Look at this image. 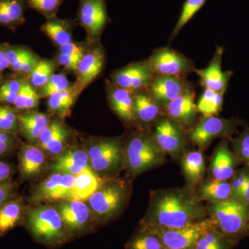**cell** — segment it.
Wrapping results in <instances>:
<instances>
[{
	"instance_id": "obj_1",
	"label": "cell",
	"mask_w": 249,
	"mask_h": 249,
	"mask_svg": "<svg viewBox=\"0 0 249 249\" xmlns=\"http://www.w3.org/2000/svg\"><path fill=\"white\" fill-rule=\"evenodd\" d=\"M207 207L201 202L193 187L166 188L151 193L142 227L178 229L204 220Z\"/></svg>"
},
{
	"instance_id": "obj_2",
	"label": "cell",
	"mask_w": 249,
	"mask_h": 249,
	"mask_svg": "<svg viewBox=\"0 0 249 249\" xmlns=\"http://www.w3.org/2000/svg\"><path fill=\"white\" fill-rule=\"evenodd\" d=\"M124 165L132 176L160 166L164 162V152L148 131L132 134L124 142Z\"/></svg>"
},
{
	"instance_id": "obj_3",
	"label": "cell",
	"mask_w": 249,
	"mask_h": 249,
	"mask_svg": "<svg viewBox=\"0 0 249 249\" xmlns=\"http://www.w3.org/2000/svg\"><path fill=\"white\" fill-rule=\"evenodd\" d=\"M207 211L216 229L236 243L249 235V204L245 201L231 198L209 203Z\"/></svg>"
},
{
	"instance_id": "obj_4",
	"label": "cell",
	"mask_w": 249,
	"mask_h": 249,
	"mask_svg": "<svg viewBox=\"0 0 249 249\" xmlns=\"http://www.w3.org/2000/svg\"><path fill=\"white\" fill-rule=\"evenodd\" d=\"M26 225L33 237L45 245H60L68 232L58 209L51 206L31 208L26 212Z\"/></svg>"
},
{
	"instance_id": "obj_5",
	"label": "cell",
	"mask_w": 249,
	"mask_h": 249,
	"mask_svg": "<svg viewBox=\"0 0 249 249\" xmlns=\"http://www.w3.org/2000/svg\"><path fill=\"white\" fill-rule=\"evenodd\" d=\"M124 142L121 137L94 139L87 150L90 166L96 173L117 172L124 165Z\"/></svg>"
},
{
	"instance_id": "obj_6",
	"label": "cell",
	"mask_w": 249,
	"mask_h": 249,
	"mask_svg": "<svg viewBox=\"0 0 249 249\" xmlns=\"http://www.w3.org/2000/svg\"><path fill=\"white\" fill-rule=\"evenodd\" d=\"M128 196L124 181L108 179L88 199L89 209L103 219L114 217L122 209Z\"/></svg>"
},
{
	"instance_id": "obj_7",
	"label": "cell",
	"mask_w": 249,
	"mask_h": 249,
	"mask_svg": "<svg viewBox=\"0 0 249 249\" xmlns=\"http://www.w3.org/2000/svg\"><path fill=\"white\" fill-rule=\"evenodd\" d=\"M245 121L235 118L224 119L215 116H203L188 134V138L200 149L209 146L217 138H231Z\"/></svg>"
},
{
	"instance_id": "obj_8",
	"label": "cell",
	"mask_w": 249,
	"mask_h": 249,
	"mask_svg": "<svg viewBox=\"0 0 249 249\" xmlns=\"http://www.w3.org/2000/svg\"><path fill=\"white\" fill-rule=\"evenodd\" d=\"M214 227L210 217L201 222L178 228L142 227L158 236L163 247L170 249H191L205 232ZM216 228V227H215Z\"/></svg>"
},
{
	"instance_id": "obj_9",
	"label": "cell",
	"mask_w": 249,
	"mask_h": 249,
	"mask_svg": "<svg viewBox=\"0 0 249 249\" xmlns=\"http://www.w3.org/2000/svg\"><path fill=\"white\" fill-rule=\"evenodd\" d=\"M154 74L185 78L196 71L194 62L175 49H155L148 60Z\"/></svg>"
},
{
	"instance_id": "obj_10",
	"label": "cell",
	"mask_w": 249,
	"mask_h": 249,
	"mask_svg": "<svg viewBox=\"0 0 249 249\" xmlns=\"http://www.w3.org/2000/svg\"><path fill=\"white\" fill-rule=\"evenodd\" d=\"M77 20L86 31L88 42L90 44L98 42L106 26L110 22L106 0H80Z\"/></svg>"
},
{
	"instance_id": "obj_11",
	"label": "cell",
	"mask_w": 249,
	"mask_h": 249,
	"mask_svg": "<svg viewBox=\"0 0 249 249\" xmlns=\"http://www.w3.org/2000/svg\"><path fill=\"white\" fill-rule=\"evenodd\" d=\"M155 125L152 136L162 151L171 156L179 155L187 142L182 126L168 116H161Z\"/></svg>"
},
{
	"instance_id": "obj_12",
	"label": "cell",
	"mask_w": 249,
	"mask_h": 249,
	"mask_svg": "<svg viewBox=\"0 0 249 249\" xmlns=\"http://www.w3.org/2000/svg\"><path fill=\"white\" fill-rule=\"evenodd\" d=\"M154 76L148 60L133 62L111 74L113 83L134 93L146 90Z\"/></svg>"
},
{
	"instance_id": "obj_13",
	"label": "cell",
	"mask_w": 249,
	"mask_h": 249,
	"mask_svg": "<svg viewBox=\"0 0 249 249\" xmlns=\"http://www.w3.org/2000/svg\"><path fill=\"white\" fill-rule=\"evenodd\" d=\"M105 62L106 53L99 44L86 50L76 71V80L73 83L78 94L80 95L102 72Z\"/></svg>"
},
{
	"instance_id": "obj_14",
	"label": "cell",
	"mask_w": 249,
	"mask_h": 249,
	"mask_svg": "<svg viewBox=\"0 0 249 249\" xmlns=\"http://www.w3.org/2000/svg\"><path fill=\"white\" fill-rule=\"evenodd\" d=\"M190 86L191 85L185 78L154 74L145 91L163 107Z\"/></svg>"
},
{
	"instance_id": "obj_15",
	"label": "cell",
	"mask_w": 249,
	"mask_h": 249,
	"mask_svg": "<svg viewBox=\"0 0 249 249\" xmlns=\"http://www.w3.org/2000/svg\"><path fill=\"white\" fill-rule=\"evenodd\" d=\"M224 52V49L218 46L208 67L202 70L196 69L195 71L200 78V85L204 87V89L213 90L222 93L227 91L233 72L223 71L222 62Z\"/></svg>"
},
{
	"instance_id": "obj_16",
	"label": "cell",
	"mask_w": 249,
	"mask_h": 249,
	"mask_svg": "<svg viewBox=\"0 0 249 249\" xmlns=\"http://www.w3.org/2000/svg\"><path fill=\"white\" fill-rule=\"evenodd\" d=\"M196 92L191 86L181 94L163 106V111L170 119L182 125L191 126L197 117V109L195 103Z\"/></svg>"
},
{
	"instance_id": "obj_17",
	"label": "cell",
	"mask_w": 249,
	"mask_h": 249,
	"mask_svg": "<svg viewBox=\"0 0 249 249\" xmlns=\"http://www.w3.org/2000/svg\"><path fill=\"white\" fill-rule=\"evenodd\" d=\"M58 211L65 224L68 235L83 231L88 226L90 209L82 201H64L58 206Z\"/></svg>"
},
{
	"instance_id": "obj_18",
	"label": "cell",
	"mask_w": 249,
	"mask_h": 249,
	"mask_svg": "<svg viewBox=\"0 0 249 249\" xmlns=\"http://www.w3.org/2000/svg\"><path fill=\"white\" fill-rule=\"evenodd\" d=\"M240 163V160L229 148L227 141L224 139L214 150L210 165V173L214 179L230 181Z\"/></svg>"
},
{
	"instance_id": "obj_19",
	"label": "cell",
	"mask_w": 249,
	"mask_h": 249,
	"mask_svg": "<svg viewBox=\"0 0 249 249\" xmlns=\"http://www.w3.org/2000/svg\"><path fill=\"white\" fill-rule=\"evenodd\" d=\"M106 93L109 106L121 120L127 124L137 121L134 114V93L119 88L112 81L107 80Z\"/></svg>"
},
{
	"instance_id": "obj_20",
	"label": "cell",
	"mask_w": 249,
	"mask_h": 249,
	"mask_svg": "<svg viewBox=\"0 0 249 249\" xmlns=\"http://www.w3.org/2000/svg\"><path fill=\"white\" fill-rule=\"evenodd\" d=\"M13 73L27 78L41 59L31 49L21 45L2 44Z\"/></svg>"
},
{
	"instance_id": "obj_21",
	"label": "cell",
	"mask_w": 249,
	"mask_h": 249,
	"mask_svg": "<svg viewBox=\"0 0 249 249\" xmlns=\"http://www.w3.org/2000/svg\"><path fill=\"white\" fill-rule=\"evenodd\" d=\"M90 166L89 157L84 149L70 147L65 149L56 157L52 165L53 173L79 175L85 168Z\"/></svg>"
},
{
	"instance_id": "obj_22",
	"label": "cell",
	"mask_w": 249,
	"mask_h": 249,
	"mask_svg": "<svg viewBox=\"0 0 249 249\" xmlns=\"http://www.w3.org/2000/svg\"><path fill=\"white\" fill-rule=\"evenodd\" d=\"M70 137V129L61 121L55 119L51 121L41 134L36 145L51 155H59L65 150Z\"/></svg>"
},
{
	"instance_id": "obj_23",
	"label": "cell",
	"mask_w": 249,
	"mask_h": 249,
	"mask_svg": "<svg viewBox=\"0 0 249 249\" xmlns=\"http://www.w3.org/2000/svg\"><path fill=\"white\" fill-rule=\"evenodd\" d=\"M19 170L23 180L35 178L40 175L45 164L43 150L34 144H24L19 149Z\"/></svg>"
},
{
	"instance_id": "obj_24",
	"label": "cell",
	"mask_w": 249,
	"mask_h": 249,
	"mask_svg": "<svg viewBox=\"0 0 249 249\" xmlns=\"http://www.w3.org/2000/svg\"><path fill=\"white\" fill-rule=\"evenodd\" d=\"M19 121V133L34 145L37 144L41 134L52 121L47 114L35 110L20 113Z\"/></svg>"
},
{
	"instance_id": "obj_25",
	"label": "cell",
	"mask_w": 249,
	"mask_h": 249,
	"mask_svg": "<svg viewBox=\"0 0 249 249\" xmlns=\"http://www.w3.org/2000/svg\"><path fill=\"white\" fill-rule=\"evenodd\" d=\"M134 109L136 119L143 126L155 124L163 116V107L145 91L134 93Z\"/></svg>"
},
{
	"instance_id": "obj_26",
	"label": "cell",
	"mask_w": 249,
	"mask_h": 249,
	"mask_svg": "<svg viewBox=\"0 0 249 249\" xmlns=\"http://www.w3.org/2000/svg\"><path fill=\"white\" fill-rule=\"evenodd\" d=\"M106 180L100 178L89 166L76 175L70 201H85L98 191Z\"/></svg>"
},
{
	"instance_id": "obj_27",
	"label": "cell",
	"mask_w": 249,
	"mask_h": 249,
	"mask_svg": "<svg viewBox=\"0 0 249 249\" xmlns=\"http://www.w3.org/2000/svg\"><path fill=\"white\" fill-rule=\"evenodd\" d=\"M26 9L24 0H0V27L15 32L25 22Z\"/></svg>"
},
{
	"instance_id": "obj_28",
	"label": "cell",
	"mask_w": 249,
	"mask_h": 249,
	"mask_svg": "<svg viewBox=\"0 0 249 249\" xmlns=\"http://www.w3.org/2000/svg\"><path fill=\"white\" fill-rule=\"evenodd\" d=\"M74 21L58 19L56 17L47 19L40 31L59 47L72 42V28Z\"/></svg>"
},
{
	"instance_id": "obj_29",
	"label": "cell",
	"mask_w": 249,
	"mask_h": 249,
	"mask_svg": "<svg viewBox=\"0 0 249 249\" xmlns=\"http://www.w3.org/2000/svg\"><path fill=\"white\" fill-rule=\"evenodd\" d=\"M181 168L188 186L194 187L200 184L204 178L206 161L201 151H191L183 156Z\"/></svg>"
},
{
	"instance_id": "obj_30",
	"label": "cell",
	"mask_w": 249,
	"mask_h": 249,
	"mask_svg": "<svg viewBox=\"0 0 249 249\" xmlns=\"http://www.w3.org/2000/svg\"><path fill=\"white\" fill-rule=\"evenodd\" d=\"M24 207L20 199H14L0 205V236H4L22 222Z\"/></svg>"
},
{
	"instance_id": "obj_31",
	"label": "cell",
	"mask_w": 249,
	"mask_h": 249,
	"mask_svg": "<svg viewBox=\"0 0 249 249\" xmlns=\"http://www.w3.org/2000/svg\"><path fill=\"white\" fill-rule=\"evenodd\" d=\"M78 96L79 94L73 83L67 89L49 97L47 107L51 112L61 119H65L71 114V108Z\"/></svg>"
},
{
	"instance_id": "obj_32",
	"label": "cell",
	"mask_w": 249,
	"mask_h": 249,
	"mask_svg": "<svg viewBox=\"0 0 249 249\" xmlns=\"http://www.w3.org/2000/svg\"><path fill=\"white\" fill-rule=\"evenodd\" d=\"M196 194L201 201L219 202L232 198V188L229 181H219L211 178L201 183Z\"/></svg>"
},
{
	"instance_id": "obj_33",
	"label": "cell",
	"mask_w": 249,
	"mask_h": 249,
	"mask_svg": "<svg viewBox=\"0 0 249 249\" xmlns=\"http://www.w3.org/2000/svg\"><path fill=\"white\" fill-rule=\"evenodd\" d=\"M236 244L214 227L205 232L191 249H232Z\"/></svg>"
},
{
	"instance_id": "obj_34",
	"label": "cell",
	"mask_w": 249,
	"mask_h": 249,
	"mask_svg": "<svg viewBox=\"0 0 249 249\" xmlns=\"http://www.w3.org/2000/svg\"><path fill=\"white\" fill-rule=\"evenodd\" d=\"M40 99L37 90L24 78L13 107L20 113L34 111L38 107Z\"/></svg>"
},
{
	"instance_id": "obj_35",
	"label": "cell",
	"mask_w": 249,
	"mask_h": 249,
	"mask_svg": "<svg viewBox=\"0 0 249 249\" xmlns=\"http://www.w3.org/2000/svg\"><path fill=\"white\" fill-rule=\"evenodd\" d=\"M224 93L204 89L201 95L196 109L204 116H215L222 110Z\"/></svg>"
},
{
	"instance_id": "obj_36",
	"label": "cell",
	"mask_w": 249,
	"mask_h": 249,
	"mask_svg": "<svg viewBox=\"0 0 249 249\" xmlns=\"http://www.w3.org/2000/svg\"><path fill=\"white\" fill-rule=\"evenodd\" d=\"M24 78L14 73L4 76L0 83V105L14 106Z\"/></svg>"
},
{
	"instance_id": "obj_37",
	"label": "cell",
	"mask_w": 249,
	"mask_h": 249,
	"mask_svg": "<svg viewBox=\"0 0 249 249\" xmlns=\"http://www.w3.org/2000/svg\"><path fill=\"white\" fill-rule=\"evenodd\" d=\"M63 174L53 173L36 188L32 196L34 201H56L57 193Z\"/></svg>"
},
{
	"instance_id": "obj_38",
	"label": "cell",
	"mask_w": 249,
	"mask_h": 249,
	"mask_svg": "<svg viewBox=\"0 0 249 249\" xmlns=\"http://www.w3.org/2000/svg\"><path fill=\"white\" fill-rule=\"evenodd\" d=\"M55 69V63L52 60L41 59L27 79L36 90L40 89L50 79Z\"/></svg>"
},
{
	"instance_id": "obj_39",
	"label": "cell",
	"mask_w": 249,
	"mask_h": 249,
	"mask_svg": "<svg viewBox=\"0 0 249 249\" xmlns=\"http://www.w3.org/2000/svg\"><path fill=\"white\" fill-rule=\"evenodd\" d=\"M207 0H186L183 3L181 14L176 25L172 32L170 40L172 41L179 34L180 31L191 20L198 11L206 4Z\"/></svg>"
},
{
	"instance_id": "obj_40",
	"label": "cell",
	"mask_w": 249,
	"mask_h": 249,
	"mask_svg": "<svg viewBox=\"0 0 249 249\" xmlns=\"http://www.w3.org/2000/svg\"><path fill=\"white\" fill-rule=\"evenodd\" d=\"M19 114L13 106L0 105V129L8 133H19Z\"/></svg>"
},
{
	"instance_id": "obj_41",
	"label": "cell",
	"mask_w": 249,
	"mask_h": 249,
	"mask_svg": "<svg viewBox=\"0 0 249 249\" xmlns=\"http://www.w3.org/2000/svg\"><path fill=\"white\" fill-rule=\"evenodd\" d=\"M158 236L146 229L142 231L127 244V249H163Z\"/></svg>"
},
{
	"instance_id": "obj_42",
	"label": "cell",
	"mask_w": 249,
	"mask_h": 249,
	"mask_svg": "<svg viewBox=\"0 0 249 249\" xmlns=\"http://www.w3.org/2000/svg\"><path fill=\"white\" fill-rule=\"evenodd\" d=\"M71 85L66 75L64 73H53L49 81L40 89H37V91L41 98H49L54 93L67 89Z\"/></svg>"
},
{
	"instance_id": "obj_43",
	"label": "cell",
	"mask_w": 249,
	"mask_h": 249,
	"mask_svg": "<svg viewBox=\"0 0 249 249\" xmlns=\"http://www.w3.org/2000/svg\"><path fill=\"white\" fill-rule=\"evenodd\" d=\"M28 8L34 9L46 19L56 17L62 2L60 0H24Z\"/></svg>"
},
{
	"instance_id": "obj_44",
	"label": "cell",
	"mask_w": 249,
	"mask_h": 249,
	"mask_svg": "<svg viewBox=\"0 0 249 249\" xmlns=\"http://www.w3.org/2000/svg\"><path fill=\"white\" fill-rule=\"evenodd\" d=\"M232 151L241 163L249 167V128L245 130L237 137L231 139Z\"/></svg>"
},
{
	"instance_id": "obj_45",
	"label": "cell",
	"mask_w": 249,
	"mask_h": 249,
	"mask_svg": "<svg viewBox=\"0 0 249 249\" xmlns=\"http://www.w3.org/2000/svg\"><path fill=\"white\" fill-rule=\"evenodd\" d=\"M249 176V167L245 165L240 170H236L230 183L232 188V198L238 199Z\"/></svg>"
},
{
	"instance_id": "obj_46",
	"label": "cell",
	"mask_w": 249,
	"mask_h": 249,
	"mask_svg": "<svg viewBox=\"0 0 249 249\" xmlns=\"http://www.w3.org/2000/svg\"><path fill=\"white\" fill-rule=\"evenodd\" d=\"M19 143L16 134L8 133L0 129V158L11 154L17 148Z\"/></svg>"
},
{
	"instance_id": "obj_47",
	"label": "cell",
	"mask_w": 249,
	"mask_h": 249,
	"mask_svg": "<svg viewBox=\"0 0 249 249\" xmlns=\"http://www.w3.org/2000/svg\"><path fill=\"white\" fill-rule=\"evenodd\" d=\"M58 49L59 53L65 54L70 56L79 57V58H83L86 52L83 45L73 42L59 47Z\"/></svg>"
},
{
	"instance_id": "obj_48",
	"label": "cell",
	"mask_w": 249,
	"mask_h": 249,
	"mask_svg": "<svg viewBox=\"0 0 249 249\" xmlns=\"http://www.w3.org/2000/svg\"><path fill=\"white\" fill-rule=\"evenodd\" d=\"M16 185L12 181L0 184V205L15 198Z\"/></svg>"
},
{
	"instance_id": "obj_49",
	"label": "cell",
	"mask_w": 249,
	"mask_h": 249,
	"mask_svg": "<svg viewBox=\"0 0 249 249\" xmlns=\"http://www.w3.org/2000/svg\"><path fill=\"white\" fill-rule=\"evenodd\" d=\"M81 59L79 57L70 56L65 54L58 53L57 61L67 70L76 71Z\"/></svg>"
},
{
	"instance_id": "obj_50",
	"label": "cell",
	"mask_w": 249,
	"mask_h": 249,
	"mask_svg": "<svg viewBox=\"0 0 249 249\" xmlns=\"http://www.w3.org/2000/svg\"><path fill=\"white\" fill-rule=\"evenodd\" d=\"M14 174L12 165L0 160V184L11 181Z\"/></svg>"
},
{
	"instance_id": "obj_51",
	"label": "cell",
	"mask_w": 249,
	"mask_h": 249,
	"mask_svg": "<svg viewBox=\"0 0 249 249\" xmlns=\"http://www.w3.org/2000/svg\"><path fill=\"white\" fill-rule=\"evenodd\" d=\"M9 68V62L6 54L5 53L2 44H0V83L4 78V71L6 69Z\"/></svg>"
},
{
	"instance_id": "obj_52",
	"label": "cell",
	"mask_w": 249,
	"mask_h": 249,
	"mask_svg": "<svg viewBox=\"0 0 249 249\" xmlns=\"http://www.w3.org/2000/svg\"><path fill=\"white\" fill-rule=\"evenodd\" d=\"M238 199L245 201L249 204V176L243 190L241 192Z\"/></svg>"
},
{
	"instance_id": "obj_53",
	"label": "cell",
	"mask_w": 249,
	"mask_h": 249,
	"mask_svg": "<svg viewBox=\"0 0 249 249\" xmlns=\"http://www.w3.org/2000/svg\"><path fill=\"white\" fill-rule=\"evenodd\" d=\"M166 249V248H164V249Z\"/></svg>"
},
{
	"instance_id": "obj_54",
	"label": "cell",
	"mask_w": 249,
	"mask_h": 249,
	"mask_svg": "<svg viewBox=\"0 0 249 249\" xmlns=\"http://www.w3.org/2000/svg\"><path fill=\"white\" fill-rule=\"evenodd\" d=\"M60 1H61V2H62V0H60Z\"/></svg>"
}]
</instances>
